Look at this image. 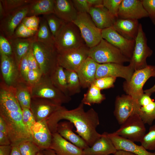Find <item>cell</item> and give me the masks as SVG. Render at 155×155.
<instances>
[{
	"mask_svg": "<svg viewBox=\"0 0 155 155\" xmlns=\"http://www.w3.org/2000/svg\"><path fill=\"white\" fill-rule=\"evenodd\" d=\"M10 145L11 143L8 136L0 131V146Z\"/></svg>",
	"mask_w": 155,
	"mask_h": 155,
	"instance_id": "obj_53",
	"label": "cell"
},
{
	"mask_svg": "<svg viewBox=\"0 0 155 155\" xmlns=\"http://www.w3.org/2000/svg\"><path fill=\"white\" fill-rule=\"evenodd\" d=\"M113 155H115V154H113Z\"/></svg>",
	"mask_w": 155,
	"mask_h": 155,
	"instance_id": "obj_63",
	"label": "cell"
},
{
	"mask_svg": "<svg viewBox=\"0 0 155 155\" xmlns=\"http://www.w3.org/2000/svg\"><path fill=\"white\" fill-rule=\"evenodd\" d=\"M62 120L72 123L76 128L75 132L90 147L102 135L96 130L100 124L98 113L93 108L85 111L81 102L77 107L71 110L62 106L50 116L46 122L52 133L56 132L57 125Z\"/></svg>",
	"mask_w": 155,
	"mask_h": 155,
	"instance_id": "obj_1",
	"label": "cell"
},
{
	"mask_svg": "<svg viewBox=\"0 0 155 155\" xmlns=\"http://www.w3.org/2000/svg\"><path fill=\"white\" fill-rule=\"evenodd\" d=\"M148 17L141 0H122L118 13L119 18L138 20Z\"/></svg>",
	"mask_w": 155,
	"mask_h": 155,
	"instance_id": "obj_18",
	"label": "cell"
},
{
	"mask_svg": "<svg viewBox=\"0 0 155 155\" xmlns=\"http://www.w3.org/2000/svg\"><path fill=\"white\" fill-rule=\"evenodd\" d=\"M146 132L145 124L139 114L136 113L127 119L114 133L134 142H140Z\"/></svg>",
	"mask_w": 155,
	"mask_h": 155,
	"instance_id": "obj_10",
	"label": "cell"
},
{
	"mask_svg": "<svg viewBox=\"0 0 155 155\" xmlns=\"http://www.w3.org/2000/svg\"><path fill=\"white\" fill-rule=\"evenodd\" d=\"M100 90L93 84L84 94L81 102L84 104L90 106L101 103L105 99V97L101 93Z\"/></svg>",
	"mask_w": 155,
	"mask_h": 155,
	"instance_id": "obj_33",
	"label": "cell"
},
{
	"mask_svg": "<svg viewBox=\"0 0 155 155\" xmlns=\"http://www.w3.org/2000/svg\"><path fill=\"white\" fill-rule=\"evenodd\" d=\"M40 22V18L36 16L26 17L22 21V23L29 29L37 31Z\"/></svg>",
	"mask_w": 155,
	"mask_h": 155,
	"instance_id": "obj_43",
	"label": "cell"
},
{
	"mask_svg": "<svg viewBox=\"0 0 155 155\" xmlns=\"http://www.w3.org/2000/svg\"><path fill=\"white\" fill-rule=\"evenodd\" d=\"M73 22L78 27L86 44L89 48L97 45L103 38L102 30L97 27L88 13H78Z\"/></svg>",
	"mask_w": 155,
	"mask_h": 155,
	"instance_id": "obj_8",
	"label": "cell"
},
{
	"mask_svg": "<svg viewBox=\"0 0 155 155\" xmlns=\"http://www.w3.org/2000/svg\"><path fill=\"white\" fill-rule=\"evenodd\" d=\"M140 142L146 150H155V125L150 127L148 132L145 134Z\"/></svg>",
	"mask_w": 155,
	"mask_h": 155,
	"instance_id": "obj_36",
	"label": "cell"
},
{
	"mask_svg": "<svg viewBox=\"0 0 155 155\" xmlns=\"http://www.w3.org/2000/svg\"><path fill=\"white\" fill-rule=\"evenodd\" d=\"M66 75L68 90L69 96L79 93L82 87L76 71L64 69Z\"/></svg>",
	"mask_w": 155,
	"mask_h": 155,
	"instance_id": "obj_34",
	"label": "cell"
},
{
	"mask_svg": "<svg viewBox=\"0 0 155 155\" xmlns=\"http://www.w3.org/2000/svg\"><path fill=\"white\" fill-rule=\"evenodd\" d=\"M54 13L67 22H73L78 14L71 0H55Z\"/></svg>",
	"mask_w": 155,
	"mask_h": 155,
	"instance_id": "obj_26",
	"label": "cell"
},
{
	"mask_svg": "<svg viewBox=\"0 0 155 155\" xmlns=\"http://www.w3.org/2000/svg\"><path fill=\"white\" fill-rule=\"evenodd\" d=\"M155 77V66L148 65L146 67L135 70L130 81L123 85L124 91L138 103L140 98L144 94L143 86L150 78Z\"/></svg>",
	"mask_w": 155,
	"mask_h": 155,
	"instance_id": "obj_7",
	"label": "cell"
},
{
	"mask_svg": "<svg viewBox=\"0 0 155 155\" xmlns=\"http://www.w3.org/2000/svg\"><path fill=\"white\" fill-rule=\"evenodd\" d=\"M139 24L138 20L118 18L115 21L113 27L124 37L135 40L137 34Z\"/></svg>",
	"mask_w": 155,
	"mask_h": 155,
	"instance_id": "obj_27",
	"label": "cell"
},
{
	"mask_svg": "<svg viewBox=\"0 0 155 155\" xmlns=\"http://www.w3.org/2000/svg\"><path fill=\"white\" fill-rule=\"evenodd\" d=\"M89 57L98 64H122L130 61L119 49L103 38L97 45L89 48Z\"/></svg>",
	"mask_w": 155,
	"mask_h": 155,
	"instance_id": "obj_5",
	"label": "cell"
},
{
	"mask_svg": "<svg viewBox=\"0 0 155 155\" xmlns=\"http://www.w3.org/2000/svg\"><path fill=\"white\" fill-rule=\"evenodd\" d=\"M122 0H103V5L108 10L110 14L116 19Z\"/></svg>",
	"mask_w": 155,
	"mask_h": 155,
	"instance_id": "obj_40",
	"label": "cell"
},
{
	"mask_svg": "<svg viewBox=\"0 0 155 155\" xmlns=\"http://www.w3.org/2000/svg\"><path fill=\"white\" fill-rule=\"evenodd\" d=\"M74 7L78 13H88L91 6L87 0H72Z\"/></svg>",
	"mask_w": 155,
	"mask_h": 155,
	"instance_id": "obj_46",
	"label": "cell"
},
{
	"mask_svg": "<svg viewBox=\"0 0 155 155\" xmlns=\"http://www.w3.org/2000/svg\"><path fill=\"white\" fill-rule=\"evenodd\" d=\"M102 38L119 49L127 58H131L135 45V40L127 38L111 27L102 30Z\"/></svg>",
	"mask_w": 155,
	"mask_h": 155,
	"instance_id": "obj_15",
	"label": "cell"
},
{
	"mask_svg": "<svg viewBox=\"0 0 155 155\" xmlns=\"http://www.w3.org/2000/svg\"><path fill=\"white\" fill-rule=\"evenodd\" d=\"M140 116L145 124H147L149 125H151L153 121L155 120V109L153 112L150 115H142Z\"/></svg>",
	"mask_w": 155,
	"mask_h": 155,
	"instance_id": "obj_51",
	"label": "cell"
},
{
	"mask_svg": "<svg viewBox=\"0 0 155 155\" xmlns=\"http://www.w3.org/2000/svg\"><path fill=\"white\" fill-rule=\"evenodd\" d=\"M27 54L30 70H40L38 63L33 54L32 47L28 51Z\"/></svg>",
	"mask_w": 155,
	"mask_h": 155,
	"instance_id": "obj_49",
	"label": "cell"
},
{
	"mask_svg": "<svg viewBox=\"0 0 155 155\" xmlns=\"http://www.w3.org/2000/svg\"><path fill=\"white\" fill-rule=\"evenodd\" d=\"M155 109V102L152 101L148 105L141 106L139 113L140 116L147 115L151 114Z\"/></svg>",
	"mask_w": 155,
	"mask_h": 155,
	"instance_id": "obj_50",
	"label": "cell"
},
{
	"mask_svg": "<svg viewBox=\"0 0 155 155\" xmlns=\"http://www.w3.org/2000/svg\"><path fill=\"white\" fill-rule=\"evenodd\" d=\"M37 155H44L42 152L41 151L40 152L37 154Z\"/></svg>",
	"mask_w": 155,
	"mask_h": 155,
	"instance_id": "obj_62",
	"label": "cell"
},
{
	"mask_svg": "<svg viewBox=\"0 0 155 155\" xmlns=\"http://www.w3.org/2000/svg\"><path fill=\"white\" fill-rule=\"evenodd\" d=\"M117 150L107 133L104 132L91 146L83 150V155H109L115 154Z\"/></svg>",
	"mask_w": 155,
	"mask_h": 155,
	"instance_id": "obj_21",
	"label": "cell"
},
{
	"mask_svg": "<svg viewBox=\"0 0 155 155\" xmlns=\"http://www.w3.org/2000/svg\"><path fill=\"white\" fill-rule=\"evenodd\" d=\"M22 109L23 122L32 136V129L36 121L30 109L25 108Z\"/></svg>",
	"mask_w": 155,
	"mask_h": 155,
	"instance_id": "obj_41",
	"label": "cell"
},
{
	"mask_svg": "<svg viewBox=\"0 0 155 155\" xmlns=\"http://www.w3.org/2000/svg\"><path fill=\"white\" fill-rule=\"evenodd\" d=\"M0 131L8 136L6 125L4 120L1 117H0Z\"/></svg>",
	"mask_w": 155,
	"mask_h": 155,
	"instance_id": "obj_55",
	"label": "cell"
},
{
	"mask_svg": "<svg viewBox=\"0 0 155 155\" xmlns=\"http://www.w3.org/2000/svg\"><path fill=\"white\" fill-rule=\"evenodd\" d=\"M17 146L21 155H37L41 151L32 141L24 142Z\"/></svg>",
	"mask_w": 155,
	"mask_h": 155,
	"instance_id": "obj_37",
	"label": "cell"
},
{
	"mask_svg": "<svg viewBox=\"0 0 155 155\" xmlns=\"http://www.w3.org/2000/svg\"><path fill=\"white\" fill-rule=\"evenodd\" d=\"M32 47L42 75L50 76L58 65V52L55 46L35 41L32 43Z\"/></svg>",
	"mask_w": 155,
	"mask_h": 155,
	"instance_id": "obj_4",
	"label": "cell"
},
{
	"mask_svg": "<svg viewBox=\"0 0 155 155\" xmlns=\"http://www.w3.org/2000/svg\"><path fill=\"white\" fill-rule=\"evenodd\" d=\"M36 32L37 31L29 29L21 23L17 27L13 34L10 38L32 37L35 35Z\"/></svg>",
	"mask_w": 155,
	"mask_h": 155,
	"instance_id": "obj_39",
	"label": "cell"
},
{
	"mask_svg": "<svg viewBox=\"0 0 155 155\" xmlns=\"http://www.w3.org/2000/svg\"><path fill=\"white\" fill-rule=\"evenodd\" d=\"M0 53L9 56H13L11 46L8 40L2 35H0Z\"/></svg>",
	"mask_w": 155,
	"mask_h": 155,
	"instance_id": "obj_47",
	"label": "cell"
},
{
	"mask_svg": "<svg viewBox=\"0 0 155 155\" xmlns=\"http://www.w3.org/2000/svg\"><path fill=\"white\" fill-rule=\"evenodd\" d=\"M89 14L97 27L102 30L112 27L117 19L103 5L91 7Z\"/></svg>",
	"mask_w": 155,
	"mask_h": 155,
	"instance_id": "obj_25",
	"label": "cell"
},
{
	"mask_svg": "<svg viewBox=\"0 0 155 155\" xmlns=\"http://www.w3.org/2000/svg\"><path fill=\"white\" fill-rule=\"evenodd\" d=\"M54 38L55 45L58 52L76 49L86 44L79 29L73 22L64 21Z\"/></svg>",
	"mask_w": 155,
	"mask_h": 155,
	"instance_id": "obj_3",
	"label": "cell"
},
{
	"mask_svg": "<svg viewBox=\"0 0 155 155\" xmlns=\"http://www.w3.org/2000/svg\"><path fill=\"white\" fill-rule=\"evenodd\" d=\"M10 155H21L17 146H12Z\"/></svg>",
	"mask_w": 155,
	"mask_h": 155,
	"instance_id": "obj_57",
	"label": "cell"
},
{
	"mask_svg": "<svg viewBox=\"0 0 155 155\" xmlns=\"http://www.w3.org/2000/svg\"><path fill=\"white\" fill-rule=\"evenodd\" d=\"M44 155H57L52 150L48 149L41 151Z\"/></svg>",
	"mask_w": 155,
	"mask_h": 155,
	"instance_id": "obj_59",
	"label": "cell"
},
{
	"mask_svg": "<svg viewBox=\"0 0 155 155\" xmlns=\"http://www.w3.org/2000/svg\"><path fill=\"white\" fill-rule=\"evenodd\" d=\"M91 7L103 6V0H87Z\"/></svg>",
	"mask_w": 155,
	"mask_h": 155,
	"instance_id": "obj_56",
	"label": "cell"
},
{
	"mask_svg": "<svg viewBox=\"0 0 155 155\" xmlns=\"http://www.w3.org/2000/svg\"><path fill=\"white\" fill-rule=\"evenodd\" d=\"M42 75L40 70H30L28 76V84L32 86L36 84L40 80Z\"/></svg>",
	"mask_w": 155,
	"mask_h": 155,
	"instance_id": "obj_48",
	"label": "cell"
},
{
	"mask_svg": "<svg viewBox=\"0 0 155 155\" xmlns=\"http://www.w3.org/2000/svg\"><path fill=\"white\" fill-rule=\"evenodd\" d=\"M117 150L131 152L137 155H155V152L148 151L142 146L138 145L134 142L115 133H107Z\"/></svg>",
	"mask_w": 155,
	"mask_h": 155,
	"instance_id": "obj_23",
	"label": "cell"
},
{
	"mask_svg": "<svg viewBox=\"0 0 155 155\" xmlns=\"http://www.w3.org/2000/svg\"><path fill=\"white\" fill-rule=\"evenodd\" d=\"M144 92L150 96L152 94L155 92V84L151 88L146 90L144 91Z\"/></svg>",
	"mask_w": 155,
	"mask_h": 155,
	"instance_id": "obj_60",
	"label": "cell"
},
{
	"mask_svg": "<svg viewBox=\"0 0 155 155\" xmlns=\"http://www.w3.org/2000/svg\"><path fill=\"white\" fill-rule=\"evenodd\" d=\"M62 105L46 98H32L30 109L36 122L47 120Z\"/></svg>",
	"mask_w": 155,
	"mask_h": 155,
	"instance_id": "obj_17",
	"label": "cell"
},
{
	"mask_svg": "<svg viewBox=\"0 0 155 155\" xmlns=\"http://www.w3.org/2000/svg\"><path fill=\"white\" fill-rule=\"evenodd\" d=\"M36 41L42 42L49 45H55V38L46 20L40 18L38 30L34 35Z\"/></svg>",
	"mask_w": 155,
	"mask_h": 155,
	"instance_id": "obj_31",
	"label": "cell"
},
{
	"mask_svg": "<svg viewBox=\"0 0 155 155\" xmlns=\"http://www.w3.org/2000/svg\"><path fill=\"white\" fill-rule=\"evenodd\" d=\"M7 40L11 46L14 59L19 67L22 58L36 41L34 36L28 38H11Z\"/></svg>",
	"mask_w": 155,
	"mask_h": 155,
	"instance_id": "obj_28",
	"label": "cell"
},
{
	"mask_svg": "<svg viewBox=\"0 0 155 155\" xmlns=\"http://www.w3.org/2000/svg\"><path fill=\"white\" fill-rule=\"evenodd\" d=\"M55 0H33L28 5L27 17L54 13Z\"/></svg>",
	"mask_w": 155,
	"mask_h": 155,
	"instance_id": "obj_29",
	"label": "cell"
},
{
	"mask_svg": "<svg viewBox=\"0 0 155 155\" xmlns=\"http://www.w3.org/2000/svg\"><path fill=\"white\" fill-rule=\"evenodd\" d=\"M0 53L2 81L11 87H15L20 83L24 82L21 79L19 67L14 57Z\"/></svg>",
	"mask_w": 155,
	"mask_h": 155,
	"instance_id": "obj_13",
	"label": "cell"
},
{
	"mask_svg": "<svg viewBox=\"0 0 155 155\" xmlns=\"http://www.w3.org/2000/svg\"><path fill=\"white\" fill-rule=\"evenodd\" d=\"M28 5H24L6 13L0 19V35L7 39L11 38L18 26L27 16Z\"/></svg>",
	"mask_w": 155,
	"mask_h": 155,
	"instance_id": "obj_12",
	"label": "cell"
},
{
	"mask_svg": "<svg viewBox=\"0 0 155 155\" xmlns=\"http://www.w3.org/2000/svg\"><path fill=\"white\" fill-rule=\"evenodd\" d=\"M11 147V145L0 146V155H10Z\"/></svg>",
	"mask_w": 155,
	"mask_h": 155,
	"instance_id": "obj_54",
	"label": "cell"
},
{
	"mask_svg": "<svg viewBox=\"0 0 155 155\" xmlns=\"http://www.w3.org/2000/svg\"><path fill=\"white\" fill-rule=\"evenodd\" d=\"M33 142L41 151L49 149L52 139V133L46 121L36 122L32 130Z\"/></svg>",
	"mask_w": 155,
	"mask_h": 155,
	"instance_id": "obj_19",
	"label": "cell"
},
{
	"mask_svg": "<svg viewBox=\"0 0 155 155\" xmlns=\"http://www.w3.org/2000/svg\"><path fill=\"white\" fill-rule=\"evenodd\" d=\"M73 124L68 121L59 122L57 126L56 132L64 139L83 150L89 146L81 136L73 132Z\"/></svg>",
	"mask_w": 155,
	"mask_h": 155,
	"instance_id": "obj_24",
	"label": "cell"
},
{
	"mask_svg": "<svg viewBox=\"0 0 155 155\" xmlns=\"http://www.w3.org/2000/svg\"><path fill=\"white\" fill-rule=\"evenodd\" d=\"M5 14V13L2 4L0 1V19L2 18Z\"/></svg>",
	"mask_w": 155,
	"mask_h": 155,
	"instance_id": "obj_61",
	"label": "cell"
},
{
	"mask_svg": "<svg viewBox=\"0 0 155 155\" xmlns=\"http://www.w3.org/2000/svg\"><path fill=\"white\" fill-rule=\"evenodd\" d=\"M115 155H137L130 152L122 150H117Z\"/></svg>",
	"mask_w": 155,
	"mask_h": 155,
	"instance_id": "obj_58",
	"label": "cell"
},
{
	"mask_svg": "<svg viewBox=\"0 0 155 155\" xmlns=\"http://www.w3.org/2000/svg\"><path fill=\"white\" fill-rule=\"evenodd\" d=\"M141 106L131 96H117L115 103L114 115L119 124L122 125L133 115L138 113Z\"/></svg>",
	"mask_w": 155,
	"mask_h": 155,
	"instance_id": "obj_14",
	"label": "cell"
},
{
	"mask_svg": "<svg viewBox=\"0 0 155 155\" xmlns=\"http://www.w3.org/2000/svg\"><path fill=\"white\" fill-rule=\"evenodd\" d=\"M27 54L22 58L20 63L19 69L22 80L28 85V76L30 69L28 62Z\"/></svg>",
	"mask_w": 155,
	"mask_h": 155,
	"instance_id": "obj_44",
	"label": "cell"
},
{
	"mask_svg": "<svg viewBox=\"0 0 155 155\" xmlns=\"http://www.w3.org/2000/svg\"><path fill=\"white\" fill-rule=\"evenodd\" d=\"M53 35L55 37L61 28L64 21L58 18L54 13L43 15Z\"/></svg>",
	"mask_w": 155,
	"mask_h": 155,
	"instance_id": "obj_35",
	"label": "cell"
},
{
	"mask_svg": "<svg viewBox=\"0 0 155 155\" xmlns=\"http://www.w3.org/2000/svg\"><path fill=\"white\" fill-rule=\"evenodd\" d=\"M49 149L57 155H83V150L64 139L57 132L52 133Z\"/></svg>",
	"mask_w": 155,
	"mask_h": 155,
	"instance_id": "obj_20",
	"label": "cell"
},
{
	"mask_svg": "<svg viewBox=\"0 0 155 155\" xmlns=\"http://www.w3.org/2000/svg\"><path fill=\"white\" fill-rule=\"evenodd\" d=\"M153 101L148 95L144 93L139 100L138 103L141 106H146Z\"/></svg>",
	"mask_w": 155,
	"mask_h": 155,
	"instance_id": "obj_52",
	"label": "cell"
},
{
	"mask_svg": "<svg viewBox=\"0 0 155 155\" xmlns=\"http://www.w3.org/2000/svg\"><path fill=\"white\" fill-rule=\"evenodd\" d=\"M32 98H40L50 100L62 105L69 102L70 96L65 94L53 83L49 76L42 75L40 80L30 87Z\"/></svg>",
	"mask_w": 155,
	"mask_h": 155,
	"instance_id": "obj_6",
	"label": "cell"
},
{
	"mask_svg": "<svg viewBox=\"0 0 155 155\" xmlns=\"http://www.w3.org/2000/svg\"><path fill=\"white\" fill-rule=\"evenodd\" d=\"M141 1L148 17L155 25V0H142Z\"/></svg>",
	"mask_w": 155,
	"mask_h": 155,
	"instance_id": "obj_45",
	"label": "cell"
},
{
	"mask_svg": "<svg viewBox=\"0 0 155 155\" xmlns=\"http://www.w3.org/2000/svg\"><path fill=\"white\" fill-rule=\"evenodd\" d=\"M135 70L129 64L127 66L115 63L98 64L96 74V79L111 77H121L129 82Z\"/></svg>",
	"mask_w": 155,
	"mask_h": 155,
	"instance_id": "obj_16",
	"label": "cell"
},
{
	"mask_svg": "<svg viewBox=\"0 0 155 155\" xmlns=\"http://www.w3.org/2000/svg\"><path fill=\"white\" fill-rule=\"evenodd\" d=\"M116 78L106 77L96 79L93 84L100 90L113 87Z\"/></svg>",
	"mask_w": 155,
	"mask_h": 155,
	"instance_id": "obj_42",
	"label": "cell"
},
{
	"mask_svg": "<svg viewBox=\"0 0 155 155\" xmlns=\"http://www.w3.org/2000/svg\"><path fill=\"white\" fill-rule=\"evenodd\" d=\"M64 68L58 65L50 77L53 84L65 94L69 96L66 75Z\"/></svg>",
	"mask_w": 155,
	"mask_h": 155,
	"instance_id": "obj_32",
	"label": "cell"
},
{
	"mask_svg": "<svg viewBox=\"0 0 155 155\" xmlns=\"http://www.w3.org/2000/svg\"><path fill=\"white\" fill-rule=\"evenodd\" d=\"M0 117L5 122L11 146L32 141L23 120L22 108L13 90L5 85L0 87Z\"/></svg>",
	"mask_w": 155,
	"mask_h": 155,
	"instance_id": "obj_2",
	"label": "cell"
},
{
	"mask_svg": "<svg viewBox=\"0 0 155 155\" xmlns=\"http://www.w3.org/2000/svg\"><path fill=\"white\" fill-rule=\"evenodd\" d=\"M33 0H0L6 13L29 4Z\"/></svg>",
	"mask_w": 155,
	"mask_h": 155,
	"instance_id": "obj_38",
	"label": "cell"
},
{
	"mask_svg": "<svg viewBox=\"0 0 155 155\" xmlns=\"http://www.w3.org/2000/svg\"><path fill=\"white\" fill-rule=\"evenodd\" d=\"M89 50L85 44L76 49L58 52V64L65 69L76 71L89 57Z\"/></svg>",
	"mask_w": 155,
	"mask_h": 155,
	"instance_id": "obj_11",
	"label": "cell"
},
{
	"mask_svg": "<svg viewBox=\"0 0 155 155\" xmlns=\"http://www.w3.org/2000/svg\"><path fill=\"white\" fill-rule=\"evenodd\" d=\"M135 41L134 50L129 64L135 71L144 68L148 65L147 58L151 56L153 53L152 50L147 45V38L140 23Z\"/></svg>",
	"mask_w": 155,
	"mask_h": 155,
	"instance_id": "obj_9",
	"label": "cell"
},
{
	"mask_svg": "<svg viewBox=\"0 0 155 155\" xmlns=\"http://www.w3.org/2000/svg\"><path fill=\"white\" fill-rule=\"evenodd\" d=\"M98 64L89 57L77 70L82 87L88 88L93 84Z\"/></svg>",
	"mask_w": 155,
	"mask_h": 155,
	"instance_id": "obj_22",
	"label": "cell"
},
{
	"mask_svg": "<svg viewBox=\"0 0 155 155\" xmlns=\"http://www.w3.org/2000/svg\"><path fill=\"white\" fill-rule=\"evenodd\" d=\"M16 98L22 109H30L31 96L30 86L26 83L22 82L13 87Z\"/></svg>",
	"mask_w": 155,
	"mask_h": 155,
	"instance_id": "obj_30",
	"label": "cell"
}]
</instances>
